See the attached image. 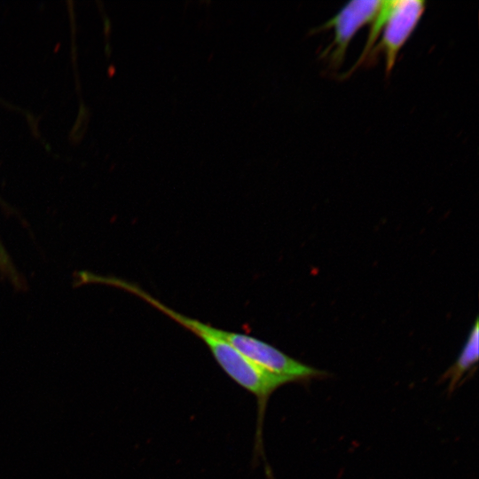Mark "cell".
I'll return each mask as SVG.
<instances>
[{
	"mask_svg": "<svg viewBox=\"0 0 479 479\" xmlns=\"http://www.w3.org/2000/svg\"><path fill=\"white\" fill-rule=\"evenodd\" d=\"M381 4L382 1L379 0L349 2L319 27L320 30H334L331 43L321 54V57L328 61L330 67L338 69L343 64L350 42L361 27L373 23Z\"/></svg>",
	"mask_w": 479,
	"mask_h": 479,
	"instance_id": "277c9868",
	"label": "cell"
},
{
	"mask_svg": "<svg viewBox=\"0 0 479 479\" xmlns=\"http://www.w3.org/2000/svg\"><path fill=\"white\" fill-rule=\"evenodd\" d=\"M479 357V325L476 318L466 343L456 362L444 373L442 379L448 381V390L452 392L467 372L477 364Z\"/></svg>",
	"mask_w": 479,
	"mask_h": 479,
	"instance_id": "5b68a950",
	"label": "cell"
},
{
	"mask_svg": "<svg viewBox=\"0 0 479 479\" xmlns=\"http://www.w3.org/2000/svg\"><path fill=\"white\" fill-rule=\"evenodd\" d=\"M424 0H387L382 2L381 37L373 52L382 53L389 75L400 50L417 27L426 10ZM380 32V33H381Z\"/></svg>",
	"mask_w": 479,
	"mask_h": 479,
	"instance_id": "3957f363",
	"label": "cell"
},
{
	"mask_svg": "<svg viewBox=\"0 0 479 479\" xmlns=\"http://www.w3.org/2000/svg\"><path fill=\"white\" fill-rule=\"evenodd\" d=\"M0 268L4 271V273L12 275L14 272V269L12 266V263L9 261V256L5 252L4 247H3L0 241Z\"/></svg>",
	"mask_w": 479,
	"mask_h": 479,
	"instance_id": "8992f818",
	"label": "cell"
},
{
	"mask_svg": "<svg viewBox=\"0 0 479 479\" xmlns=\"http://www.w3.org/2000/svg\"><path fill=\"white\" fill-rule=\"evenodd\" d=\"M199 324L203 330L224 340L247 359L271 373L288 378L293 381H307L326 374L325 372L294 359L255 337L216 328L200 321Z\"/></svg>",
	"mask_w": 479,
	"mask_h": 479,
	"instance_id": "7a4b0ae2",
	"label": "cell"
},
{
	"mask_svg": "<svg viewBox=\"0 0 479 479\" xmlns=\"http://www.w3.org/2000/svg\"><path fill=\"white\" fill-rule=\"evenodd\" d=\"M135 295L145 300L201 339L225 373L255 397L258 405L255 448L258 452L261 451L262 426L268 399L278 388L294 381L256 365L224 340L203 330L200 326L198 319L180 314L170 309L142 288H137L135 291Z\"/></svg>",
	"mask_w": 479,
	"mask_h": 479,
	"instance_id": "6da1fadb",
	"label": "cell"
}]
</instances>
